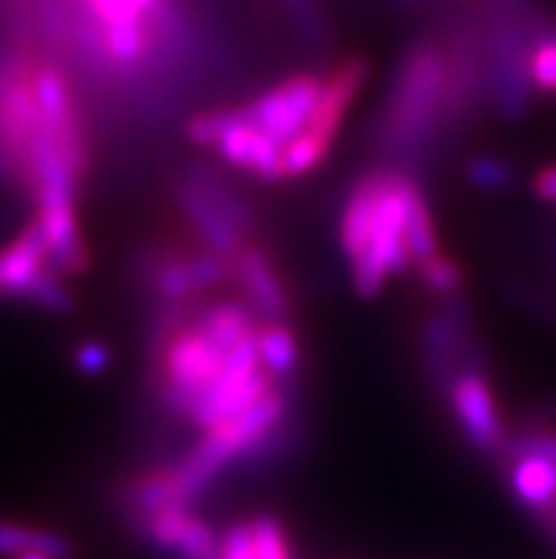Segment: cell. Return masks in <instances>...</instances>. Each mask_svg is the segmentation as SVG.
Returning <instances> with one entry per match:
<instances>
[{"label":"cell","instance_id":"obj_1","mask_svg":"<svg viewBox=\"0 0 556 559\" xmlns=\"http://www.w3.org/2000/svg\"><path fill=\"white\" fill-rule=\"evenodd\" d=\"M449 57L437 40H421L398 66L380 140L392 154L415 156L435 140L446 106Z\"/></svg>","mask_w":556,"mask_h":559},{"label":"cell","instance_id":"obj_2","mask_svg":"<svg viewBox=\"0 0 556 559\" xmlns=\"http://www.w3.org/2000/svg\"><path fill=\"white\" fill-rule=\"evenodd\" d=\"M197 316V312H193ZM227 349L218 347L204 333L197 319L182 324L177 333L154 349L156 361V397L179 420H188L199 397L211 390L225 372Z\"/></svg>","mask_w":556,"mask_h":559},{"label":"cell","instance_id":"obj_3","mask_svg":"<svg viewBox=\"0 0 556 559\" xmlns=\"http://www.w3.org/2000/svg\"><path fill=\"white\" fill-rule=\"evenodd\" d=\"M403 182L406 174L387 170V185L380 193L378 211H375L372 241L367 255L353 264V284L358 296H380L383 284L392 276H403L412 264L406 248V202H403Z\"/></svg>","mask_w":556,"mask_h":559},{"label":"cell","instance_id":"obj_4","mask_svg":"<svg viewBox=\"0 0 556 559\" xmlns=\"http://www.w3.org/2000/svg\"><path fill=\"white\" fill-rule=\"evenodd\" d=\"M137 273L159 305L197 301V296L233 278L230 262L208 248H151L137 259Z\"/></svg>","mask_w":556,"mask_h":559},{"label":"cell","instance_id":"obj_5","mask_svg":"<svg viewBox=\"0 0 556 559\" xmlns=\"http://www.w3.org/2000/svg\"><path fill=\"white\" fill-rule=\"evenodd\" d=\"M446 397H449L454 424L460 426V435L474 452L506 454L511 438H508V429L497 409L492 383L483 376V367H465L463 372H458L446 390Z\"/></svg>","mask_w":556,"mask_h":559},{"label":"cell","instance_id":"obj_6","mask_svg":"<svg viewBox=\"0 0 556 559\" xmlns=\"http://www.w3.org/2000/svg\"><path fill=\"white\" fill-rule=\"evenodd\" d=\"M321 88H324V78L293 74L241 108H245L247 120L256 122L264 134L273 136L284 148L307 128L318 106V97H321Z\"/></svg>","mask_w":556,"mask_h":559},{"label":"cell","instance_id":"obj_7","mask_svg":"<svg viewBox=\"0 0 556 559\" xmlns=\"http://www.w3.org/2000/svg\"><path fill=\"white\" fill-rule=\"evenodd\" d=\"M32 88H35L37 114H40L43 128L55 136V142L69 156V163L83 174L85 170V140L83 128H80L78 106H74V94H71L69 78L63 74L55 60L35 63L32 71Z\"/></svg>","mask_w":556,"mask_h":559},{"label":"cell","instance_id":"obj_8","mask_svg":"<svg viewBox=\"0 0 556 559\" xmlns=\"http://www.w3.org/2000/svg\"><path fill=\"white\" fill-rule=\"evenodd\" d=\"M218 159L230 168L245 170L261 182H282L284 177V148L270 134H264L256 122L247 120L245 108H236L230 126L216 140Z\"/></svg>","mask_w":556,"mask_h":559},{"label":"cell","instance_id":"obj_9","mask_svg":"<svg viewBox=\"0 0 556 559\" xmlns=\"http://www.w3.org/2000/svg\"><path fill=\"white\" fill-rule=\"evenodd\" d=\"M233 267V282L239 284L245 305L256 312V319L261 324L268 321H287L293 301H289V290L284 287L282 273L273 264L259 245L247 241L245 248L236 253L230 262Z\"/></svg>","mask_w":556,"mask_h":559},{"label":"cell","instance_id":"obj_10","mask_svg":"<svg viewBox=\"0 0 556 559\" xmlns=\"http://www.w3.org/2000/svg\"><path fill=\"white\" fill-rule=\"evenodd\" d=\"M367 80L369 63L364 57H353V60H344L341 66H335L324 78V88H321L316 111H312L310 122H307L301 134H310L312 140L332 148V140L339 136L346 111L360 94V88L367 85Z\"/></svg>","mask_w":556,"mask_h":559},{"label":"cell","instance_id":"obj_11","mask_svg":"<svg viewBox=\"0 0 556 559\" xmlns=\"http://www.w3.org/2000/svg\"><path fill=\"white\" fill-rule=\"evenodd\" d=\"M174 197H177L179 213L185 216L190 230L197 234L199 245L213 250V253L225 255L227 262H233L236 253L247 245V236L239 234V230L227 222L225 213L218 211L211 199L204 197L188 177L174 188Z\"/></svg>","mask_w":556,"mask_h":559},{"label":"cell","instance_id":"obj_12","mask_svg":"<svg viewBox=\"0 0 556 559\" xmlns=\"http://www.w3.org/2000/svg\"><path fill=\"white\" fill-rule=\"evenodd\" d=\"M383 185H387V168H378L364 174V177L350 188V193H346L344 211H341L339 222V239L350 267L367 255L369 241H372L375 211H378Z\"/></svg>","mask_w":556,"mask_h":559},{"label":"cell","instance_id":"obj_13","mask_svg":"<svg viewBox=\"0 0 556 559\" xmlns=\"http://www.w3.org/2000/svg\"><path fill=\"white\" fill-rule=\"evenodd\" d=\"M46 267H49L46 239L37 219H32L0 250V298L26 301L28 287Z\"/></svg>","mask_w":556,"mask_h":559},{"label":"cell","instance_id":"obj_14","mask_svg":"<svg viewBox=\"0 0 556 559\" xmlns=\"http://www.w3.org/2000/svg\"><path fill=\"white\" fill-rule=\"evenodd\" d=\"M511 472H508V486L517 503L540 514L556 500V463L545 457H508Z\"/></svg>","mask_w":556,"mask_h":559},{"label":"cell","instance_id":"obj_15","mask_svg":"<svg viewBox=\"0 0 556 559\" xmlns=\"http://www.w3.org/2000/svg\"><path fill=\"white\" fill-rule=\"evenodd\" d=\"M259 353L261 367L282 386H293L298 381L301 367V347L287 321H268L259 326Z\"/></svg>","mask_w":556,"mask_h":559},{"label":"cell","instance_id":"obj_16","mask_svg":"<svg viewBox=\"0 0 556 559\" xmlns=\"http://www.w3.org/2000/svg\"><path fill=\"white\" fill-rule=\"evenodd\" d=\"M188 179L197 185L204 197L211 199L218 211L225 213L227 222H230V225L236 227L239 234L247 236L250 230H253V222H256L253 207H250V202H247V199L236 191V185H233L230 179L222 177L218 170H213L211 165H204V163L190 165Z\"/></svg>","mask_w":556,"mask_h":559},{"label":"cell","instance_id":"obj_17","mask_svg":"<svg viewBox=\"0 0 556 559\" xmlns=\"http://www.w3.org/2000/svg\"><path fill=\"white\" fill-rule=\"evenodd\" d=\"M74 543L66 534L0 520V557H21V554H49L55 559L74 557Z\"/></svg>","mask_w":556,"mask_h":559},{"label":"cell","instance_id":"obj_18","mask_svg":"<svg viewBox=\"0 0 556 559\" xmlns=\"http://www.w3.org/2000/svg\"><path fill=\"white\" fill-rule=\"evenodd\" d=\"M403 202H406V248L412 255V264H423L440 253L437 248V230L431 219V207L423 197L421 185L412 177L403 182Z\"/></svg>","mask_w":556,"mask_h":559},{"label":"cell","instance_id":"obj_19","mask_svg":"<svg viewBox=\"0 0 556 559\" xmlns=\"http://www.w3.org/2000/svg\"><path fill=\"white\" fill-rule=\"evenodd\" d=\"M417 276H421V284L426 290L437 293V296L443 298L454 296L465 282V273L460 267V262H454L451 255L443 253H437L429 262L417 264Z\"/></svg>","mask_w":556,"mask_h":559},{"label":"cell","instance_id":"obj_20","mask_svg":"<svg viewBox=\"0 0 556 559\" xmlns=\"http://www.w3.org/2000/svg\"><path fill=\"white\" fill-rule=\"evenodd\" d=\"M465 177L480 191H508L514 185V168L502 156H474L465 165Z\"/></svg>","mask_w":556,"mask_h":559},{"label":"cell","instance_id":"obj_21","mask_svg":"<svg viewBox=\"0 0 556 559\" xmlns=\"http://www.w3.org/2000/svg\"><path fill=\"white\" fill-rule=\"evenodd\" d=\"M556 28L548 37L536 43L529 60V74L534 94L540 97H556Z\"/></svg>","mask_w":556,"mask_h":559},{"label":"cell","instance_id":"obj_22","mask_svg":"<svg viewBox=\"0 0 556 559\" xmlns=\"http://www.w3.org/2000/svg\"><path fill=\"white\" fill-rule=\"evenodd\" d=\"M233 117H236V108H216V111H202L197 117H190L188 126H185V134L193 145L199 148H213L216 140L225 134V128L230 126Z\"/></svg>","mask_w":556,"mask_h":559},{"label":"cell","instance_id":"obj_23","mask_svg":"<svg viewBox=\"0 0 556 559\" xmlns=\"http://www.w3.org/2000/svg\"><path fill=\"white\" fill-rule=\"evenodd\" d=\"M85 9L97 17L103 26L120 21H140L149 17L156 0H83Z\"/></svg>","mask_w":556,"mask_h":559},{"label":"cell","instance_id":"obj_24","mask_svg":"<svg viewBox=\"0 0 556 559\" xmlns=\"http://www.w3.org/2000/svg\"><path fill=\"white\" fill-rule=\"evenodd\" d=\"M282 3L304 43L318 46L324 40V17H321V9H318L316 0H282Z\"/></svg>","mask_w":556,"mask_h":559},{"label":"cell","instance_id":"obj_25","mask_svg":"<svg viewBox=\"0 0 556 559\" xmlns=\"http://www.w3.org/2000/svg\"><path fill=\"white\" fill-rule=\"evenodd\" d=\"M506 457H545L556 463V432H522L508 440Z\"/></svg>","mask_w":556,"mask_h":559},{"label":"cell","instance_id":"obj_26","mask_svg":"<svg viewBox=\"0 0 556 559\" xmlns=\"http://www.w3.org/2000/svg\"><path fill=\"white\" fill-rule=\"evenodd\" d=\"M74 367H78L83 376L97 378L111 367V353H108L106 344H99V341H83V344L74 349Z\"/></svg>","mask_w":556,"mask_h":559},{"label":"cell","instance_id":"obj_27","mask_svg":"<svg viewBox=\"0 0 556 559\" xmlns=\"http://www.w3.org/2000/svg\"><path fill=\"white\" fill-rule=\"evenodd\" d=\"M531 191L540 202H551L556 205V165H545V168L536 170L534 182H531Z\"/></svg>","mask_w":556,"mask_h":559},{"label":"cell","instance_id":"obj_28","mask_svg":"<svg viewBox=\"0 0 556 559\" xmlns=\"http://www.w3.org/2000/svg\"><path fill=\"white\" fill-rule=\"evenodd\" d=\"M0 188H23L17 165L12 159V151H9L7 140H3V131H0Z\"/></svg>","mask_w":556,"mask_h":559},{"label":"cell","instance_id":"obj_29","mask_svg":"<svg viewBox=\"0 0 556 559\" xmlns=\"http://www.w3.org/2000/svg\"><path fill=\"white\" fill-rule=\"evenodd\" d=\"M536 523H540V528L545 532V537L556 543V500L548 506V509L536 514Z\"/></svg>","mask_w":556,"mask_h":559},{"label":"cell","instance_id":"obj_30","mask_svg":"<svg viewBox=\"0 0 556 559\" xmlns=\"http://www.w3.org/2000/svg\"><path fill=\"white\" fill-rule=\"evenodd\" d=\"M14 559H55V557H49V554H21V557H14Z\"/></svg>","mask_w":556,"mask_h":559},{"label":"cell","instance_id":"obj_31","mask_svg":"<svg viewBox=\"0 0 556 559\" xmlns=\"http://www.w3.org/2000/svg\"><path fill=\"white\" fill-rule=\"evenodd\" d=\"M492 3H506V0H492Z\"/></svg>","mask_w":556,"mask_h":559},{"label":"cell","instance_id":"obj_32","mask_svg":"<svg viewBox=\"0 0 556 559\" xmlns=\"http://www.w3.org/2000/svg\"><path fill=\"white\" fill-rule=\"evenodd\" d=\"M554 37H556V35H554Z\"/></svg>","mask_w":556,"mask_h":559}]
</instances>
